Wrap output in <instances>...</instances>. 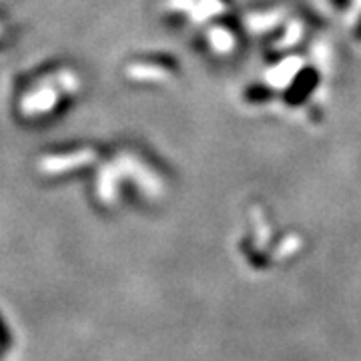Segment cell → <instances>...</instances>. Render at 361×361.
<instances>
[{"label": "cell", "mask_w": 361, "mask_h": 361, "mask_svg": "<svg viewBox=\"0 0 361 361\" xmlns=\"http://www.w3.org/2000/svg\"><path fill=\"white\" fill-rule=\"evenodd\" d=\"M11 345H13V334H11L8 325L4 322V317L0 315V349L6 351Z\"/></svg>", "instance_id": "cell-1"}, {"label": "cell", "mask_w": 361, "mask_h": 361, "mask_svg": "<svg viewBox=\"0 0 361 361\" xmlns=\"http://www.w3.org/2000/svg\"><path fill=\"white\" fill-rule=\"evenodd\" d=\"M0 360H2V349H0Z\"/></svg>", "instance_id": "cell-2"}]
</instances>
